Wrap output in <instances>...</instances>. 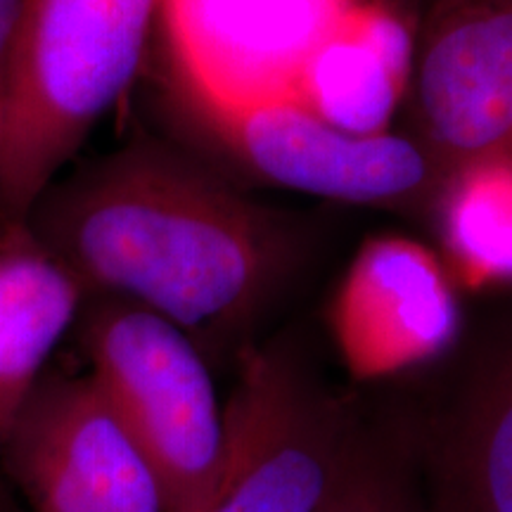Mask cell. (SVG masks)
<instances>
[{
    "mask_svg": "<svg viewBox=\"0 0 512 512\" xmlns=\"http://www.w3.org/2000/svg\"><path fill=\"white\" fill-rule=\"evenodd\" d=\"M24 223L86 297L143 306L200 349L245 325L290 264L271 211L155 140L60 174Z\"/></svg>",
    "mask_w": 512,
    "mask_h": 512,
    "instance_id": "cell-1",
    "label": "cell"
},
{
    "mask_svg": "<svg viewBox=\"0 0 512 512\" xmlns=\"http://www.w3.org/2000/svg\"><path fill=\"white\" fill-rule=\"evenodd\" d=\"M162 0H24L0 79V223H22L143 67Z\"/></svg>",
    "mask_w": 512,
    "mask_h": 512,
    "instance_id": "cell-2",
    "label": "cell"
},
{
    "mask_svg": "<svg viewBox=\"0 0 512 512\" xmlns=\"http://www.w3.org/2000/svg\"><path fill=\"white\" fill-rule=\"evenodd\" d=\"M74 330L88 377L150 460L166 512H200L226 446L204 351L171 320L112 297H88Z\"/></svg>",
    "mask_w": 512,
    "mask_h": 512,
    "instance_id": "cell-3",
    "label": "cell"
},
{
    "mask_svg": "<svg viewBox=\"0 0 512 512\" xmlns=\"http://www.w3.org/2000/svg\"><path fill=\"white\" fill-rule=\"evenodd\" d=\"M221 477L200 512H316L361 432L290 356L249 349L226 406Z\"/></svg>",
    "mask_w": 512,
    "mask_h": 512,
    "instance_id": "cell-4",
    "label": "cell"
},
{
    "mask_svg": "<svg viewBox=\"0 0 512 512\" xmlns=\"http://www.w3.org/2000/svg\"><path fill=\"white\" fill-rule=\"evenodd\" d=\"M358 0H162L169 60L195 112L294 100L316 50Z\"/></svg>",
    "mask_w": 512,
    "mask_h": 512,
    "instance_id": "cell-5",
    "label": "cell"
},
{
    "mask_svg": "<svg viewBox=\"0 0 512 512\" xmlns=\"http://www.w3.org/2000/svg\"><path fill=\"white\" fill-rule=\"evenodd\" d=\"M0 472L29 512H166L150 460L88 373L43 375Z\"/></svg>",
    "mask_w": 512,
    "mask_h": 512,
    "instance_id": "cell-6",
    "label": "cell"
},
{
    "mask_svg": "<svg viewBox=\"0 0 512 512\" xmlns=\"http://www.w3.org/2000/svg\"><path fill=\"white\" fill-rule=\"evenodd\" d=\"M242 169L280 188L366 207L430 204L439 174L420 143L330 126L297 100L195 112Z\"/></svg>",
    "mask_w": 512,
    "mask_h": 512,
    "instance_id": "cell-7",
    "label": "cell"
},
{
    "mask_svg": "<svg viewBox=\"0 0 512 512\" xmlns=\"http://www.w3.org/2000/svg\"><path fill=\"white\" fill-rule=\"evenodd\" d=\"M458 292L441 256L422 242L366 240L328 306L344 368L358 382H375L439 361L463 332Z\"/></svg>",
    "mask_w": 512,
    "mask_h": 512,
    "instance_id": "cell-8",
    "label": "cell"
},
{
    "mask_svg": "<svg viewBox=\"0 0 512 512\" xmlns=\"http://www.w3.org/2000/svg\"><path fill=\"white\" fill-rule=\"evenodd\" d=\"M420 147L439 178L512 150V0H446L415 43Z\"/></svg>",
    "mask_w": 512,
    "mask_h": 512,
    "instance_id": "cell-9",
    "label": "cell"
},
{
    "mask_svg": "<svg viewBox=\"0 0 512 512\" xmlns=\"http://www.w3.org/2000/svg\"><path fill=\"white\" fill-rule=\"evenodd\" d=\"M430 512H512V323L477 351L422 465Z\"/></svg>",
    "mask_w": 512,
    "mask_h": 512,
    "instance_id": "cell-10",
    "label": "cell"
},
{
    "mask_svg": "<svg viewBox=\"0 0 512 512\" xmlns=\"http://www.w3.org/2000/svg\"><path fill=\"white\" fill-rule=\"evenodd\" d=\"M86 299L27 223H0V456Z\"/></svg>",
    "mask_w": 512,
    "mask_h": 512,
    "instance_id": "cell-11",
    "label": "cell"
},
{
    "mask_svg": "<svg viewBox=\"0 0 512 512\" xmlns=\"http://www.w3.org/2000/svg\"><path fill=\"white\" fill-rule=\"evenodd\" d=\"M413 62L406 22L380 3L358 0L306 64L294 100L347 133H387L411 88Z\"/></svg>",
    "mask_w": 512,
    "mask_h": 512,
    "instance_id": "cell-12",
    "label": "cell"
},
{
    "mask_svg": "<svg viewBox=\"0 0 512 512\" xmlns=\"http://www.w3.org/2000/svg\"><path fill=\"white\" fill-rule=\"evenodd\" d=\"M430 207L458 290L512 285V150L446 171Z\"/></svg>",
    "mask_w": 512,
    "mask_h": 512,
    "instance_id": "cell-13",
    "label": "cell"
},
{
    "mask_svg": "<svg viewBox=\"0 0 512 512\" xmlns=\"http://www.w3.org/2000/svg\"><path fill=\"white\" fill-rule=\"evenodd\" d=\"M316 512H430L403 453L358 432L328 498Z\"/></svg>",
    "mask_w": 512,
    "mask_h": 512,
    "instance_id": "cell-14",
    "label": "cell"
},
{
    "mask_svg": "<svg viewBox=\"0 0 512 512\" xmlns=\"http://www.w3.org/2000/svg\"><path fill=\"white\" fill-rule=\"evenodd\" d=\"M24 0H0V76H3L5 62H8L12 38L22 15Z\"/></svg>",
    "mask_w": 512,
    "mask_h": 512,
    "instance_id": "cell-15",
    "label": "cell"
},
{
    "mask_svg": "<svg viewBox=\"0 0 512 512\" xmlns=\"http://www.w3.org/2000/svg\"><path fill=\"white\" fill-rule=\"evenodd\" d=\"M0 512H19V508L12 503V498L5 494V489L0 486Z\"/></svg>",
    "mask_w": 512,
    "mask_h": 512,
    "instance_id": "cell-16",
    "label": "cell"
},
{
    "mask_svg": "<svg viewBox=\"0 0 512 512\" xmlns=\"http://www.w3.org/2000/svg\"><path fill=\"white\" fill-rule=\"evenodd\" d=\"M437 3H446V0H432V3H430V8H432V5H437Z\"/></svg>",
    "mask_w": 512,
    "mask_h": 512,
    "instance_id": "cell-17",
    "label": "cell"
},
{
    "mask_svg": "<svg viewBox=\"0 0 512 512\" xmlns=\"http://www.w3.org/2000/svg\"><path fill=\"white\" fill-rule=\"evenodd\" d=\"M0 79H3V76H0Z\"/></svg>",
    "mask_w": 512,
    "mask_h": 512,
    "instance_id": "cell-18",
    "label": "cell"
}]
</instances>
